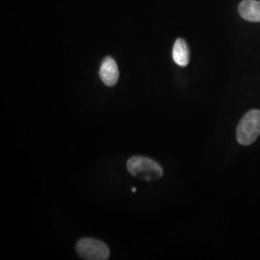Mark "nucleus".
<instances>
[{"label": "nucleus", "mask_w": 260, "mask_h": 260, "mask_svg": "<svg viewBox=\"0 0 260 260\" xmlns=\"http://www.w3.org/2000/svg\"><path fill=\"white\" fill-rule=\"evenodd\" d=\"M173 59L176 64L180 67H186L190 61V51L183 39H177L173 48Z\"/></svg>", "instance_id": "obj_6"}, {"label": "nucleus", "mask_w": 260, "mask_h": 260, "mask_svg": "<svg viewBox=\"0 0 260 260\" xmlns=\"http://www.w3.org/2000/svg\"><path fill=\"white\" fill-rule=\"evenodd\" d=\"M137 191V188H132V192H136Z\"/></svg>", "instance_id": "obj_7"}, {"label": "nucleus", "mask_w": 260, "mask_h": 260, "mask_svg": "<svg viewBox=\"0 0 260 260\" xmlns=\"http://www.w3.org/2000/svg\"><path fill=\"white\" fill-rule=\"evenodd\" d=\"M78 255L88 260H106L109 258L110 251L106 244L93 238H83L76 245Z\"/></svg>", "instance_id": "obj_3"}, {"label": "nucleus", "mask_w": 260, "mask_h": 260, "mask_svg": "<svg viewBox=\"0 0 260 260\" xmlns=\"http://www.w3.org/2000/svg\"><path fill=\"white\" fill-rule=\"evenodd\" d=\"M238 12L242 18L251 22H260V1L243 0L239 4Z\"/></svg>", "instance_id": "obj_5"}, {"label": "nucleus", "mask_w": 260, "mask_h": 260, "mask_svg": "<svg viewBox=\"0 0 260 260\" xmlns=\"http://www.w3.org/2000/svg\"><path fill=\"white\" fill-rule=\"evenodd\" d=\"M126 167L133 177L143 181H154L163 176L161 166L150 158L133 156L127 161Z\"/></svg>", "instance_id": "obj_1"}, {"label": "nucleus", "mask_w": 260, "mask_h": 260, "mask_svg": "<svg viewBox=\"0 0 260 260\" xmlns=\"http://www.w3.org/2000/svg\"><path fill=\"white\" fill-rule=\"evenodd\" d=\"M260 135V110L248 112L238 124L236 137L239 144L249 146L254 143Z\"/></svg>", "instance_id": "obj_2"}, {"label": "nucleus", "mask_w": 260, "mask_h": 260, "mask_svg": "<svg viewBox=\"0 0 260 260\" xmlns=\"http://www.w3.org/2000/svg\"><path fill=\"white\" fill-rule=\"evenodd\" d=\"M119 69L115 60L112 57H106L102 63L100 70V76L103 83L112 87L116 85L119 79Z\"/></svg>", "instance_id": "obj_4"}]
</instances>
